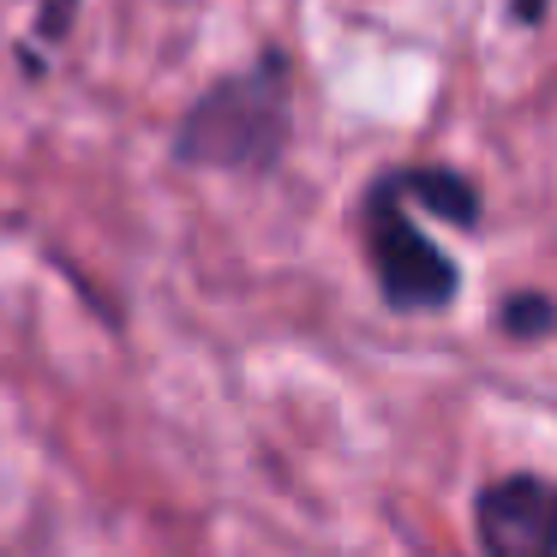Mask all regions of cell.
<instances>
[{
    "instance_id": "cell-6",
    "label": "cell",
    "mask_w": 557,
    "mask_h": 557,
    "mask_svg": "<svg viewBox=\"0 0 557 557\" xmlns=\"http://www.w3.org/2000/svg\"><path fill=\"white\" fill-rule=\"evenodd\" d=\"M78 7H85V0H37V25H30V37L18 42V66H25L30 78L42 73V42H49V49H61L66 30L78 25Z\"/></svg>"
},
{
    "instance_id": "cell-1",
    "label": "cell",
    "mask_w": 557,
    "mask_h": 557,
    "mask_svg": "<svg viewBox=\"0 0 557 557\" xmlns=\"http://www.w3.org/2000/svg\"><path fill=\"white\" fill-rule=\"evenodd\" d=\"M294 138V61L258 49L246 66L210 78L174 126V162L198 174H276Z\"/></svg>"
},
{
    "instance_id": "cell-5",
    "label": "cell",
    "mask_w": 557,
    "mask_h": 557,
    "mask_svg": "<svg viewBox=\"0 0 557 557\" xmlns=\"http://www.w3.org/2000/svg\"><path fill=\"white\" fill-rule=\"evenodd\" d=\"M497 324H504L509 342H540L557 330V300L545 288H516L504 306H497Z\"/></svg>"
},
{
    "instance_id": "cell-3",
    "label": "cell",
    "mask_w": 557,
    "mask_h": 557,
    "mask_svg": "<svg viewBox=\"0 0 557 557\" xmlns=\"http://www.w3.org/2000/svg\"><path fill=\"white\" fill-rule=\"evenodd\" d=\"M473 545L480 557H557V480L509 468L473 492Z\"/></svg>"
},
{
    "instance_id": "cell-7",
    "label": "cell",
    "mask_w": 557,
    "mask_h": 557,
    "mask_svg": "<svg viewBox=\"0 0 557 557\" xmlns=\"http://www.w3.org/2000/svg\"><path fill=\"white\" fill-rule=\"evenodd\" d=\"M509 18L516 25H545V0H509Z\"/></svg>"
},
{
    "instance_id": "cell-2",
    "label": "cell",
    "mask_w": 557,
    "mask_h": 557,
    "mask_svg": "<svg viewBox=\"0 0 557 557\" xmlns=\"http://www.w3.org/2000/svg\"><path fill=\"white\" fill-rule=\"evenodd\" d=\"M360 234H366V264H372L377 300L396 318H425V312L456 306L461 264L420 228V216H413V205L401 198V186L389 181V169L366 186Z\"/></svg>"
},
{
    "instance_id": "cell-4",
    "label": "cell",
    "mask_w": 557,
    "mask_h": 557,
    "mask_svg": "<svg viewBox=\"0 0 557 557\" xmlns=\"http://www.w3.org/2000/svg\"><path fill=\"white\" fill-rule=\"evenodd\" d=\"M389 181L401 186V198H408L413 210H425L432 222H444V228H456V234H473L485 222L480 186L461 169H449V162H401V169H389Z\"/></svg>"
}]
</instances>
